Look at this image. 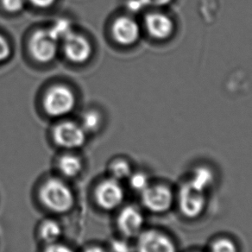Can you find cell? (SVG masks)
<instances>
[{"mask_svg":"<svg viewBox=\"0 0 252 252\" xmlns=\"http://www.w3.org/2000/svg\"><path fill=\"white\" fill-rule=\"evenodd\" d=\"M42 206L55 214H66L74 207L75 197L67 183L58 178H49L39 189Z\"/></svg>","mask_w":252,"mask_h":252,"instance_id":"obj_1","label":"cell"},{"mask_svg":"<svg viewBox=\"0 0 252 252\" xmlns=\"http://www.w3.org/2000/svg\"><path fill=\"white\" fill-rule=\"evenodd\" d=\"M176 22L166 9H153L144 18V28L154 41H170L176 32Z\"/></svg>","mask_w":252,"mask_h":252,"instance_id":"obj_2","label":"cell"},{"mask_svg":"<svg viewBox=\"0 0 252 252\" xmlns=\"http://www.w3.org/2000/svg\"><path fill=\"white\" fill-rule=\"evenodd\" d=\"M94 200L103 210H115L125 200V190L119 181L109 177L101 181L95 188Z\"/></svg>","mask_w":252,"mask_h":252,"instance_id":"obj_3","label":"cell"},{"mask_svg":"<svg viewBox=\"0 0 252 252\" xmlns=\"http://www.w3.org/2000/svg\"><path fill=\"white\" fill-rule=\"evenodd\" d=\"M43 105L48 114L53 117L67 115L75 105L74 93L64 86H56L46 94Z\"/></svg>","mask_w":252,"mask_h":252,"instance_id":"obj_4","label":"cell"},{"mask_svg":"<svg viewBox=\"0 0 252 252\" xmlns=\"http://www.w3.org/2000/svg\"><path fill=\"white\" fill-rule=\"evenodd\" d=\"M207 205L206 192L186 182L179 191V207L182 214L189 219L198 218Z\"/></svg>","mask_w":252,"mask_h":252,"instance_id":"obj_5","label":"cell"},{"mask_svg":"<svg viewBox=\"0 0 252 252\" xmlns=\"http://www.w3.org/2000/svg\"><path fill=\"white\" fill-rule=\"evenodd\" d=\"M53 138L57 146L74 150L84 145L87 135L82 126L73 122H64L56 126L53 130Z\"/></svg>","mask_w":252,"mask_h":252,"instance_id":"obj_6","label":"cell"},{"mask_svg":"<svg viewBox=\"0 0 252 252\" xmlns=\"http://www.w3.org/2000/svg\"><path fill=\"white\" fill-rule=\"evenodd\" d=\"M173 199L171 190L163 185H150L141 193L143 206L155 214H163L169 210Z\"/></svg>","mask_w":252,"mask_h":252,"instance_id":"obj_7","label":"cell"},{"mask_svg":"<svg viewBox=\"0 0 252 252\" xmlns=\"http://www.w3.org/2000/svg\"><path fill=\"white\" fill-rule=\"evenodd\" d=\"M57 42L50 32L42 30L35 32L30 42V49L33 57L40 63L52 61L57 52Z\"/></svg>","mask_w":252,"mask_h":252,"instance_id":"obj_8","label":"cell"},{"mask_svg":"<svg viewBox=\"0 0 252 252\" xmlns=\"http://www.w3.org/2000/svg\"><path fill=\"white\" fill-rule=\"evenodd\" d=\"M144 214L135 206L124 207L117 217L118 229L126 238L137 237L144 231Z\"/></svg>","mask_w":252,"mask_h":252,"instance_id":"obj_9","label":"cell"},{"mask_svg":"<svg viewBox=\"0 0 252 252\" xmlns=\"http://www.w3.org/2000/svg\"><path fill=\"white\" fill-rule=\"evenodd\" d=\"M137 252H176L174 242L168 236L154 230L143 231L137 236Z\"/></svg>","mask_w":252,"mask_h":252,"instance_id":"obj_10","label":"cell"},{"mask_svg":"<svg viewBox=\"0 0 252 252\" xmlns=\"http://www.w3.org/2000/svg\"><path fill=\"white\" fill-rule=\"evenodd\" d=\"M63 49L68 60L75 63L87 62L92 54V47L84 36L71 32L63 39Z\"/></svg>","mask_w":252,"mask_h":252,"instance_id":"obj_11","label":"cell"},{"mask_svg":"<svg viewBox=\"0 0 252 252\" xmlns=\"http://www.w3.org/2000/svg\"><path fill=\"white\" fill-rule=\"evenodd\" d=\"M112 34L119 44L132 45L141 35V28L137 21L128 17L118 18L112 25Z\"/></svg>","mask_w":252,"mask_h":252,"instance_id":"obj_12","label":"cell"},{"mask_svg":"<svg viewBox=\"0 0 252 252\" xmlns=\"http://www.w3.org/2000/svg\"><path fill=\"white\" fill-rule=\"evenodd\" d=\"M57 168L60 173L66 178H74L81 174L83 164L81 158L74 155H64L59 158L57 162Z\"/></svg>","mask_w":252,"mask_h":252,"instance_id":"obj_13","label":"cell"},{"mask_svg":"<svg viewBox=\"0 0 252 252\" xmlns=\"http://www.w3.org/2000/svg\"><path fill=\"white\" fill-rule=\"evenodd\" d=\"M38 235L42 242L49 245L59 241L63 235V228L57 221L47 219L39 225Z\"/></svg>","mask_w":252,"mask_h":252,"instance_id":"obj_14","label":"cell"},{"mask_svg":"<svg viewBox=\"0 0 252 252\" xmlns=\"http://www.w3.org/2000/svg\"><path fill=\"white\" fill-rule=\"evenodd\" d=\"M191 184L203 191H207L214 182V174L207 168H198L193 174V176L189 181Z\"/></svg>","mask_w":252,"mask_h":252,"instance_id":"obj_15","label":"cell"},{"mask_svg":"<svg viewBox=\"0 0 252 252\" xmlns=\"http://www.w3.org/2000/svg\"><path fill=\"white\" fill-rule=\"evenodd\" d=\"M109 172L111 175L110 177L121 182L123 180H126L130 177V175L132 173V169L128 161L123 159H118L112 161L111 165L109 166Z\"/></svg>","mask_w":252,"mask_h":252,"instance_id":"obj_16","label":"cell"},{"mask_svg":"<svg viewBox=\"0 0 252 252\" xmlns=\"http://www.w3.org/2000/svg\"><path fill=\"white\" fill-rule=\"evenodd\" d=\"M128 181L131 189L140 193L150 186L149 176L144 172H132Z\"/></svg>","mask_w":252,"mask_h":252,"instance_id":"obj_17","label":"cell"},{"mask_svg":"<svg viewBox=\"0 0 252 252\" xmlns=\"http://www.w3.org/2000/svg\"><path fill=\"white\" fill-rule=\"evenodd\" d=\"M100 125V117L97 112H88L85 113L82 117V128L85 131L94 132L95 130H98Z\"/></svg>","mask_w":252,"mask_h":252,"instance_id":"obj_18","label":"cell"},{"mask_svg":"<svg viewBox=\"0 0 252 252\" xmlns=\"http://www.w3.org/2000/svg\"><path fill=\"white\" fill-rule=\"evenodd\" d=\"M49 32L57 41L63 40L72 32L70 23L65 19L60 20L49 30Z\"/></svg>","mask_w":252,"mask_h":252,"instance_id":"obj_19","label":"cell"},{"mask_svg":"<svg viewBox=\"0 0 252 252\" xmlns=\"http://www.w3.org/2000/svg\"><path fill=\"white\" fill-rule=\"evenodd\" d=\"M211 252H238V251L234 242L228 238H221L214 242Z\"/></svg>","mask_w":252,"mask_h":252,"instance_id":"obj_20","label":"cell"},{"mask_svg":"<svg viewBox=\"0 0 252 252\" xmlns=\"http://www.w3.org/2000/svg\"><path fill=\"white\" fill-rule=\"evenodd\" d=\"M139 9L151 7L152 9H164L171 4L175 0H135Z\"/></svg>","mask_w":252,"mask_h":252,"instance_id":"obj_21","label":"cell"},{"mask_svg":"<svg viewBox=\"0 0 252 252\" xmlns=\"http://www.w3.org/2000/svg\"><path fill=\"white\" fill-rule=\"evenodd\" d=\"M2 4L9 12H18L25 6V0H2Z\"/></svg>","mask_w":252,"mask_h":252,"instance_id":"obj_22","label":"cell"},{"mask_svg":"<svg viewBox=\"0 0 252 252\" xmlns=\"http://www.w3.org/2000/svg\"><path fill=\"white\" fill-rule=\"evenodd\" d=\"M112 252H131L130 245L122 239H115L111 242Z\"/></svg>","mask_w":252,"mask_h":252,"instance_id":"obj_23","label":"cell"},{"mask_svg":"<svg viewBox=\"0 0 252 252\" xmlns=\"http://www.w3.org/2000/svg\"><path fill=\"white\" fill-rule=\"evenodd\" d=\"M11 55V47L7 40L0 35V63L7 59Z\"/></svg>","mask_w":252,"mask_h":252,"instance_id":"obj_24","label":"cell"},{"mask_svg":"<svg viewBox=\"0 0 252 252\" xmlns=\"http://www.w3.org/2000/svg\"><path fill=\"white\" fill-rule=\"evenodd\" d=\"M43 252H74V251L67 245L56 242L46 245Z\"/></svg>","mask_w":252,"mask_h":252,"instance_id":"obj_25","label":"cell"},{"mask_svg":"<svg viewBox=\"0 0 252 252\" xmlns=\"http://www.w3.org/2000/svg\"><path fill=\"white\" fill-rule=\"evenodd\" d=\"M56 0H31L32 4L40 8L49 7L55 3Z\"/></svg>","mask_w":252,"mask_h":252,"instance_id":"obj_26","label":"cell"},{"mask_svg":"<svg viewBox=\"0 0 252 252\" xmlns=\"http://www.w3.org/2000/svg\"><path fill=\"white\" fill-rule=\"evenodd\" d=\"M84 252H109L100 246H90L85 250Z\"/></svg>","mask_w":252,"mask_h":252,"instance_id":"obj_27","label":"cell"}]
</instances>
